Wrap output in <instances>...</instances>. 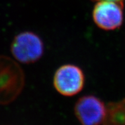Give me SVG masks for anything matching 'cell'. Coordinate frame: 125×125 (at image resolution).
Instances as JSON below:
<instances>
[{
  "label": "cell",
  "mask_w": 125,
  "mask_h": 125,
  "mask_svg": "<svg viewBox=\"0 0 125 125\" xmlns=\"http://www.w3.org/2000/svg\"><path fill=\"white\" fill-rule=\"evenodd\" d=\"M24 85L22 69L13 60L0 57V104H8L20 94Z\"/></svg>",
  "instance_id": "6da1fadb"
},
{
  "label": "cell",
  "mask_w": 125,
  "mask_h": 125,
  "mask_svg": "<svg viewBox=\"0 0 125 125\" xmlns=\"http://www.w3.org/2000/svg\"><path fill=\"white\" fill-rule=\"evenodd\" d=\"M11 52L19 62L31 63L42 57L44 45L41 38L32 32H23L18 34L11 43Z\"/></svg>",
  "instance_id": "7a4b0ae2"
},
{
  "label": "cell",
  "mask_w": 125,
  "mask_h": 125,
  "mask_svg": "<svg viewBox=\"0 0 125 125\" xmlns=\"http://www.w3.org/2000/svg\"><path fill=\"white\" fill-rule=\"evenodd\" d=\"M84 84V75L79 67L66 64L60 67L55 73L53 85L59 94L71 97L82 90Z\"/></svg>",
  "instance_id": "3957f363"
},
{
  "label": "cell",
  "mask_w": 125,
  "mask_h": 125,
  "mask_svg": "<svg viewBox=\"0 0 125 125\" xmlns=\"http://www.w3.org/2000/svg\"><path fill=\"white\" fill-rule=\"evenodd\" d=\"M92 16L95 24L103 30L119 28L123 22L122 1H99L93 10Z\"/></svg>",
  "instance_id": "277c9868"
},
{
  "label": "cell",
  "mask_w": 125,
  "mask_h": 125,
  "mask_svg": "<svg viewBox=\"0 0 125 125\" xmlns=\"http://www.w3.org/2000/svg\"><path fill=\"white\" fill-rule=\"evenodd\" d=\"M105 111L104 103L94 95L80 98L74 107L75 114L82 125H100L103 123Z\"/></svg>",
  "instance_id": "5b68a950"
},
{
  "label": "cell",
  "mask_w": 125,
  "mask_h": 125,
  "mask_svg": "<svg viewBox=\"0 0 125 125\" xmlns=\"http://www.w3.org/2000/svg\"><path fill=\"white\" fill-rule=\"evenodd\" d=\"M104 125H125V98L106 106Z\"/></svg>",
  "instance_id": "8992f818"
},
{
  "label": "cell",
  "mask_w": 125,
  "mask_h": 125,
  "mask_svg": "<svg viewBox=\"0 0 125 125\" xmlns=\"http://www.w3.org/2000/svg\"><path fill=\"white\" fill-rule=\"evenodd\" d=\"M95 1H119L122 0H95Z\"/></svg>",
  "instance_id": "52a82bcc"
}]
</instances>
